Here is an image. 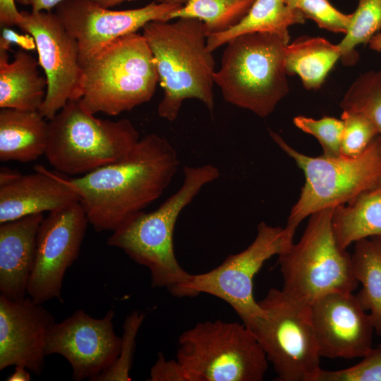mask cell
Instances as JSON below:
<instances>
[{
    "mask_svg": "<svg viewBox=\"0 0 381 381\" xmlns=\"http://www.w3.org/2000/svg\"><path fill=\"white\" fill-rule=\"evenodd\" d=\"M179 165L174 147L152 133L140 138L123 159L65 179L95 230L112 232L163 194Z\"/></svg>",
    "mask_w": 381,
    "mask_h": 381,
    "instance_id": "1",
    "label": "cell"
},
{
    "mask_svg": "<svg viewBox=\"0 0 381 381\" xmlns=\"http://www.w3.org/2000/svg\"><path fill=\"white\" fill-rule=\"evenodd\" d=\"M177 19L152 21L142 28L164 90L157 113L171 122L186 99L202 102L211 113L214 107L215 61L207 45L204 23L195 18Z\"/></svg>",
    "mask_w": 381,
    "mask_h": 381,
    "instance_id": "2",
    "label": "cell"
},
{
    "mask_svg": "<svg viewBox=\"0 0 381 381\" xmlns=\"http://www.w3.org/2000/svg\"><path fill=\"white\" fill-rule=\"evenodd\" d=\"M183 171V183L174 194L156 210L143 211L117 228L107 241L149 270L152 287L165 288L172 295L190 275L175 255L174 232L178 217L203 186L220 176L219 169L210 164L186 166Z\"/></svg>",
    "mask_w": 381,
    "mask_h": 381,
    "instance_id": "3",
    "label": "cell"
},
{
    "mask_svg": "<svg viewBox=\"0 0 381 381\" xmlns=\"http://www.w3.org/2000/svg\"><path fill=\"white\" fill-rule=\"evenodd\" d=\"M82 95L87 111L116 116L153 97L159 75L152 52L143 35L122 36L82 64Z\"/></svg>",
    "mask_w": 381,
    "mask_h": 381,
    "instance_id": "4",
    "label": "cell"
},
{
    "mask_svg": "<svg viewBox=\"0 0 381 381\" xmlns=\"http://www.w3.org/2000/svg\"><path fill=\"white\" fill-rule=\"evenodd\" d=\"M289 38L253 32L231 40L214 75L224 99L261 118L289 92L285 54Z\"/></svg>",
    "mask_w": 381,
    "mask_h": 381,
    "instance_id": "5",
    "label": "cell"
},
{
    "mask_svg": "<svg viewBox=\"0 0 381 381\" xmlns=\"http://www.w3.org/2000/svg\"><path fill=\"white\" fill-rule=\"evenodd\" d=\"M94 115L75 100L49 120L44 155L59 173L84 176L116 162L140 139L130 120H104Z\"/></svg>",
    "mask_w": 381,
    "mask_h": 381,
    "instance_id": "6",
    "label": "cell"
},
{
    "mask_svg": "<svg viewBox=\"0 0 381 381\" xmlns=\"http://www.w3.org/2000/svg\"><path fill=\"white\" fill-rule=\"evenodd\" d=\"M270 135L305 176L300 198L284 228L290 243H294L296 229L303 219L322 209L349 203L381 179L380 135L361 154L352 157L308 156L291 147L278 133L270 131Z\"/></svg>",
    "mask_w": 381,
    "mask_h": 381,
    "instance_id": "7",
    "label": "cell"
},
{
    "mask_svg": "<svg viewBox=\"0 0 381 381\" xmlns=\"http://www.w3.org/2000/svg\"><path fill=\"white\" fill-rule=\"evenodd\" d=\"M176 360L188 381H262L265 353L243 322L221 320L197 323L179 338Z\"/></svg>",
    "mask_w": 381,
    "mask_h": 381,
    "instance_id": "8",
    "label": "cell"
},
{
    "mask_svg": "<svg viewBox=\"0 0 381 381\" xmlns=\"http://www.w3.org/2000/svg\"><path fill=\"white\" fill-rule=\"evenodd\" d=\"M334 207L310 214L300 241L278 255L282 289L307 305L331 292L353 293L358 285L351 255L339 247L334 235Z\"/></svg>",
    "mask_w": 381,
    "mask_h": 381,
    "instance_id": "9",
    "label": "cell"
},
{
    "mask_svg": "<svg viewBox=\"0 0 381 381\" xmlns=\"http://www.w3.org/2000/svg\"><path fill=\"white\" fill-rule=\"evenodd\" d=\"M263 313L248 327L277 374V381H315L322 369L309 305L282 289L258 301Z\"/></svg>",
    "mask_w": 381,
    "mask_h": 381,
    "instance_id": "10",
    "label": "cell"
},
{
    "mask_svg": "<svg viewBox=\"0 0 381 381\" xmlns=\"http://www.w3.org/2000/svg\"><path fill=\"white\" fill-rule=\"evenodd\" d=\"M292 244L287 241L284 228L261 222L255 239L246 248L229 255L222 264L207 272L190 274L173 296H214L228 303L242 322L249 327L263 313L254 297L255 276L265 261L280 255Z\"/></svg>",
    "mask_w": 381,
    "mask_h": 381,
    "instance_id": "11",
    "label": "cell"
},
{
    "mask_svg": "<svg viewBox=\"0 0 381 381\" xmlns=\"http://www.w3.org/2000/svg\"><path fill=\"white\" fill-rule=\"evenodd\" d=\"M20 12L23 18L18 27L34 39L47 82L46 97L38 111L50 120L68 101L81 97L83 70L78 42L55 13Z\"/></svg>",
    "mask_w": 381,
    "mask_h": 381,
    "instance_id": "12",
    "label": "cell"
},
{
    "mask_svg": "<svg viewBox=\"0 0 381 381\" xmlns=\"http://www.w3.org/2000/svg\"><path fill=\"white\" fill-rule=\"evenodd\" d=\"M89 224L79 202L49 212L42 220L37 235L35 260L28 296L42 304L54 298L63 303L65 273L77 259Z\"/></svg>",
    "mask_w": 381,
    "mask_h": 381,
    "instance_id": "13",
    "label": "cell"
},
{
    "mask_svg": "<svg viewBox=\"0 0 381 381\" xmlns=\"http://www.w3.org/2000/svg\"><path fill=\"white\" fill-rule=\"evenodd\" d=\"M182 5L153 1L145 6L116 11L92 0H66L56 7L59 20L75 39L80 65L112 41L137 32L152 21H169Z\"/></svg>",
    "mask_w": 381,
    "mask_h": 381,
    "instance_id": "14",
    "label": "cell"
},
{
    "mask_svg": "<svg viewBox=\"0 0 381 381\" xmlns=\"http://www.w3.org/2000/svg\"><path fill=\"white\" fill-rule=\"evenodd\" d=\"M114 311L110 309L100 319L83 309L51 327L46 355L59 354L70 363L75 381L96 379L116 360L121 337L114 330Z\"/></svg>",
    "mask_w": 381,
    "mask_h": 381,
    "instance_id": "15",
    "label": "cell"
},
{
    "mask_svg": "<svg viewBox=\"0 0 381 381\" xmlns=\"http://www.w3.org/2000/svg\"><path fill=\"white\" fill-rule=\"evenodd\" d=\"M309 307L320 357L362 358L373 349V325L352 293L331 292Z\"/></svg>",
    "mask_w": 381,
    "mask_h": 381,
    "instance_id": "16",
    "label": "cell"
},
{
    "mask_svg": "<svg viewBox=\"0 0 381 381\" xmlns=\"http://www.w3.org/2000/svg\"><path fill=\"white\" fill-rule=\"evenodd\" d=\"M54 322L52 314L30 296L11 300L0 295V370L22 366L41 375Z\"/></svg>",
    "mask_w": 381,
    "mask_h": 381,
    "instance_id": "17",
    "label": "cell"
},
{
    "mask_svg": "<svg viewBox=\"0 0 381 381\" xmlns=\"http://www.w3.org/2000/svg\"><path fill=\"white\" fill-rule=\"evenodd\" d=\"M79 202L65 178L37 167L0 186V224L28 215L52 212Z\"/></svg>",
    "mask_w": 381,
    "mask_h": 381,
    "instance_id": "18",
    "label": "cell"
},
{
    "mask_svg": "<svg viewBox=\"0 0 381 381\" xmlns=\"http://www.w3.org/2000/svg\"><path fill=\"white\" fill-rule=\"evenodd\" d=\"M43 214L0 224V295L11 300L28 296L37 235Z\"/></svg>",
    "mask_w": 381,
    "mask_h": 381,
    "instance_id": "19",
    "label": "cell"
},
{
    "mask_svg": "<svg viewBox=\"0 0 381 381\" xmlns=\"http://www.w3.org/2000/svg\"><path fill=\"white\" fill-rule=\"evenodd\" d=\"M8 50L0 47V107L39 111L47 94L46 77L40 74L38 59L18 50L9 61Z\"/></svg>",
    "mask_w": 381,
    "mask_h": 381,
    "instance_id": "20",
    "label": "cell"
},
{
    "mask_svg": "<svg viewBox=\"0 0 381 381\" xmlns=\"http://www.w3.org/2000/svg\"><path fill=\"white\" fill-rule=\"evenodd\" d=\"M38 111L0 110V160L27 163L45 154L48 122Z\"/></svg>",
    "mask_w": 381,
    "mask_h": 381,
    "instance_id": "21",
    "label": "cell"
},
{
    "mask_svg": "<svg viewBox=\"0 0 381 381\" xmlns=\"http://www.w3.org/2000/svg\"><path fill=\"white\" fill-rule=\"evenodd\" d=\"M332 226L341 250L363 238H381V179L347 205L335 206Z\"/></svg>",
    "mask_w": 381,
    "mask_h": 381,
    "instance_id": "22",
    "label": "cell"
},
{
    "mask_svg": "<svg viewBox=\"0 0 381 381\" xmlns=\"http://www.w3.org/2000/svg\"><path fill=\"white\" fill-rule=\"evenodd\" d=\"M305 20L300 10L290 7L284 0H255L248 13L235 26L207 35V45L213 52L237 36L253 32H272L289 38V27L303 24Z\"/></svg>",
    "mask_w": 381,
    "mask_h": 381,
    "instance_id": "23",
    "label": "cell"
},
{
    "mask_svg": "<svg viewBox=\"0 0 381 381\" xmlns=\"http://www.w3.org/2000/svg\"><path fill=\"white\" fill-rule=\"evenodd\" d=\"M341 56L338 44L322 37H303L286 47V73L298 75L305 88L315 90L322 85Z\"/></svg>",
    "mask_w": 381,
    "mask_h": 381,
    "instance_id": "24",
    "label": "cell"
},
{
    "mask_svg": "<svg viewBox=\"0 0 381 381\" xmlns=\"http://www.w3.org/2000/svg\"><path fill=\"white\" fill-rule=\"evenodd\" d=\"M351 261L353 277L362 286L356 298L381 336V238L355 242Z\"/></svg>",
    "mask_w": 381,
    "mask_h": 381,
    "instance_id": "25",
    "label": "cell"
},
{
    "mask_svg": "<svg viewBox=\"0 0 381 381\" xmlns=\"http://www.w3.org/2000/svg\"><path fill=\"white\" fill-rule=\"evenodd\" d=\"M255 0H187L172 19L195 18L204 23L207 35L231 29L248 13Z\"/></svg>",
    "mask_w": 381,
    "mask_h": 381,
    "instance_id": "26",
    "label": "cell"
},
{
    "mask_svg": "<svg viewBox=\"0 0 381 381\" xmlns=\"http://www.w3.org/2000/svg\"><path fill=\"white\" fill-rule=\"evenodd\" d=\"M345 37L338 44L341 59L346 65H353L358 59L356 46L368 43L381 30V0H358Z\"/></svg>",
    "mask_w": 381,
    "mask_h": 381,
    "instance_id": "27",
    "label": "cell"
},
{
    "mask_svg": "<svg viewBox=\"0 0 381 381\" xmlns=\"http://www.w3.org/2000/svg\"><path fill=\"white\" fill-rule=\"evenodd\" d=\"M340 107L367 116L381 136V68L358 76L345 93Z\"/></svg>",
    "mask_w": 381,
    "mask_h": 381,
    "instance_id": "28",
    "label": "cell"
},
{
    "mask_svg": "<svg viewBox=\"0 0 381 381\" xmlns=\"http://www.w3.org/2000/svg\"><path fill=\"white\" fill-rule=\"evenodd\" d=\"M145 318V314L135 310L124 321L119 356L115 362L104 371L96 381H130L135 348V337Z\"/></svg>",
    "mask_w": 381,
    "mask_h": 381,
    "instance_id": "29",
    "label": "cell"
},
{
    "mask_svg": "<svg viewBox=\"0 0 381 381\" xmlns=\"http://www.w3.org/2000/svg\"><path fill=\"white\" fill-rule=\"evenodd\" d=\"M344 129L341 155L356 157L361 154L379 135L372 121L361 113L343 110L341 116Z\"/></svg>",
    "mask_w": 381,
    "mask_h": 381,
    "instance_id": "30",
    "label": "cell"
},
{
    "mask_svg": "<svg viewBox=\"0 0 381 381\" xmlns=\"http://www.w3.org/2000/svg\"><path fill=\"white\" fill-rule=\"evenodd\" d=\"M294 125L302 131L318 139L323 150V155L335 157L341 155V143L344 124L342 120L324 116L313 119L304 116L294 119Z\"/></svg>",
    "mask_w": 381,
    "mask_h": 381,
    "instance_id": "31",
    "label": "cell"
},
{
    "mask_svg": "<svg viewBox=\"0 0 381 381\" xmlns=\"http://www.w3.org/2000/svg\"><path fill=\"white\" fill-rule=\"evenodd\" d=\"M315 381H381V345L373 348L351 367L338 370L321 369Z\"/></svg>",
    "mask_w": 381,
    "mask_h": 381,
    "instance_id": "32",
    "label": "cell"
},
{
    "mask_svg": "<svg viewBox=\"0 0 381 381\" xmlns=\"http://www.w3.org/2000/svg\"><path fill=\"white\" fill-rule=\"evenodd\" d=\"M296 7L320 28L344 34L349 30L352 15L340 12L328 0H300Z\"/></svg>",
    "mask_w": 381,
    "mask_h": 381,
    "instance_id": "33",
    "label": "cell"
},
{
    "mask_svg": "<svg viewBox=\"0 0 381 381\" xmlns=\"http://www.w3.org/2000/svg\"><path fill=\"white\" fill-rule=\"evenodd\" d=\"M150 381H188L187 375L180 363L176 359L167 360L162 352L150 372Z\"/></svg>",
    "mask_w": 381,
    "mask_h": 381,
    "instance_id": "34",
    "label": "cell"
},
{
    "mask_svg": "<svg viewBox=\"0 0 381 381\" xmlns=\"http://www.w3.org/2000/svg\"><path fill=\"white\" fill-rule=\"evenodd\" d=\"M23 18L16 0H0V25L3 28L18 26Z\"/></svg>",
    "mask_w": 381,
    "mask_h": 381,
    "instance_id": "35",
    "label": "cell"
},
{
    "mask_svg": "<svg viewBox=\"0 0 381 381\" xmlns=\"http://www.w3.org/2000/svg\"><path fill=\"white\" fill-rule=\"evenodd\" d=\"M11 43H17L23 49H33L36 47L34 39L29 35L20 36L9 28H4L0 37V47L9 50Z\"/></svg>",
    "mask_w": 381,
    "mask_h": 381,
    "instance_id": "36",
    "label": "cell"
},
{
    "mask_svg": "<svg viewBox=\"0 0 381 381\" xmlns=\"http://www.w3.org/2000/svg\"><path fill=\"white\" fill-rule=\"evenodd\" d=\"M64 1L66 0H16L21 5L30 6L32 11H51Z\"/></svg>",
    "mask_w": 381,
    "mask_h": 381,
    "instance_id": "37",
    "label": "cell"
},
{
    "mask_svg": "<svg viewBox=\"0 0 381 381\" xmlns=\"http://www.w3.org/2000/svg\"><path fill=\"white\" fill-rule=\"evenodd\" d=\"M96 4L105 8H110L119 4H121L125 1H133V0H92ZM159 3L164 4H174L183 5L187 0H155Z\"/></svg>",
    "mask_w": 381,
    "mask_h": 381,
    "instance_id": "38",
    "label": "cell"
},
{
    "mask_svg": "<svg viewBox=\"0 0 381 381\" xmlns=\"http://www.w3.org/2000/svg\"><path fill=\"white\" fill-rule=\"evenodd\" d=\"M20 174L16 170H13L8 167H1L0 171V186L11 182Z\"/></svg>",
    "mask_w": 381,
    "mask_h": 381,
    "instance_id": "39",
    "label": "cell"
},
{
    "mask_svg": "<svg viewBox=\"0 0 381 381\" xmlns=\"http://www.w3.org/2000/svg\"><path fill=\"white\" fill-rule=\"evenodd\" d=\"M28 369L22 366H15L14 372L7 380L8 381H28L30 380V375Z\"/></svg>",
    "mask_w": 381,
    "mask_h": 381,
    "instance_id": "40",
    "label": "cell"
},
{
    "mask_svg": "<svg viewBox=\"0 0 381 381\" xmlns=\"http://www.w3.org/2000/svg\"><path fill=\"white\" fill-rule=\"evenodd\" d=\"M371 49L381 52V32L375 35L368 42Z\"/></svg>",
    "mask_w": 381,
    "mask_h": 381,
    "instance_id": "41",
    "label": "cell"
},
{
    "mask_svg": "<svg viewBox=\"0 0 381 381\" xmlns=\"http://www.w3.org/2000/svg\"><path fill=\"white\" fill-rule=\"evenodd\" d=\"M286 4L292 8H297V5L300 0H284Z\"/></svg>",
    "mask_w": 381,
    "mask_h": 381,
    "instance_id": "42",
    "label": "cell"
},
{
    "mask_svg": "<svg viewBox=\"0 0 381 381\" xmlns=\"http://www.w3.org/2000/svg\"><path fill=\"white\" fill-rule=\"evenodd\" d=\"M379 345H381V343Z\"/></svg>",
    "mask_w": 381,
    "mask_h": 381,
    "instance_id": "43",
    "label": "cell"
}]
</instances>
